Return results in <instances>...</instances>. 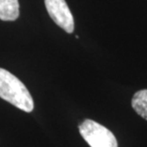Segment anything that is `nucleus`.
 Wrapping results in <instances>:
<instances>
[{"label":"nucleus","instance_id":"1","mask_svg":"<svg viewBox=\"0 0 147 147\" xmlns=\"http://www.w3.org/2000/svg\"><path fill=\"white\" fill-rule=\"evenodd\" d=\"M0 98L27 113L34 110V100L27 87L3 68H0Z\"/></svg>","mask_w":147,"mask_h":147},{"label":"nucleus","instance_id":"2","mask_svg":"<svg viewBox=\"0 0 147 147\" xmlns=\"http://www.w3.org/2000/svg\"><path fill=\"white\" fill-rule=\"evenodd\" d=\"M79 133L91 147H117L114 134L92 119H85L79 125Z\"/></svg>","mask_w":147,"mask_h":147},{"label":"nucleus","instance_id":"3","mask_svg":"<svg viewBox=\"0 0 147 147\" xmlns=\"http://www.w3.org/2000/svg\"><path fill=\"white\" fill-rule=\"evenodd\" d=\"M44 2L53 21L67 33H73L75 21L65 0H44Z\"/></svg>","mask_w":147,"mask_h":147},{"label":"nucleus","instance_id":"4","mask_svg":"<svg viewBox=\"0 0 147 147\" xmlns=\"http://www.w3.org/2000/svg\"><path fill=\"white\" fill-rule=\"evenodd\" d=\"M18 16V0H0V19L3 21H14Z\"/></svg>","mask_w":147,"mask_h":147},{"label":"nucleus","instance_id":"5","mask_svg":"<svg viewBox=\"0 0 147 147\" xmlns=\"http://www.w3.org/2000/svg\"><path fill=\"white\" fill-rule=\"evenodd\" d=\"M132 107L139 116L147 120V89L135 93L132 98Z\"/></svg>","mask_w":147,"mask_h":147}]
</instances>
